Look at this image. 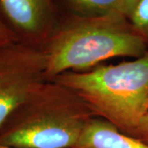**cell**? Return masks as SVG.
Listing matches in <instances>:
<instances>
[{"mask_svg":"<svg viewBox=\"0 0 148 148\" xmlns=\"http://www.w3.org/2000/svg\"><path fill=\"white\" fill-rule=\"evenodd\" d=\"M127 19L148 46V0H139Z\"/></svg>","mask_w":148,"mask_h":148,"instance_id":"cell-8","label":"cell"},{"mask_svg":"<svg viewBox=\"0 0 148 148\" xmlns=\"http://www.w3.org/2000/svg\"><path fill=\"white\" fill-rule=\"evenodd\" d=\"M139 0H125V16L127 18V16L130 15L131 12L134 8L135 5L138 3Z\"/></svg>","mask_w":148,"mask_h":148,"instance_id":"cell-11","label":"cell"},{"mask_svg":"<svg viewBox=\"0 0 148 148\" xmlns=\"http://www.w3.org/2000/svg\"><path fill=\"white\" fill-rule=\"evenodd\" d=\"M133 137L148 144V113L140 122L139 126L137 128Z\"/></svg>","mask_w":148,"mask_h":148,"instance_id":"cell-10","label":"cell"},{"mask_svg":"<svg viewBox=\"0 0 148 148\" xmlns=\"http://www.w3.org/2000/svg\"><path fill=\"white\" fill-rule=\"evenodd\" d=\"M53 80L73 91L94 117L132 137L148 113V51L130 61L67 72Z\"/></svg>","mask_w":148,"mask_h":148,"instance_id":"cell-3","label":"cell"},{"mask_svg":"<svg viewBox=\"0 0 148 148\" xmlns=\"http://www.w3.org/2000/svg\"><path fill=\"white\" fill-rule=\"evenodd\" d=\"M47 81L67 72L93 69L118 57L137 58L148 51L143 36L125 16H75L58 25L41 45Z\"/></svg>","mask_w":148,"mask_h":148,"instance_id":"cell-1","label":"cell"},{"mask_svg":"<svg viewBox=\"0 0 148 148\" xmlns=\"http://www.w3.org/2000/svg\"><path fill=\"white\" fill-rule=\"evenodd\" d=\"M0 148H14V147H8V146H5V145H3V144H1V143H0Z\"/></svg>","mask_w":148,"mask_h":148,"instance_id":"cell-12","label":"cell"},{"mask_svg":"<svg viewBox=\"0 0 148 148\" xmlns=\"http://www.w3.org/2000/svg\"><path fill=\"white\" fill-rule=\"evenodd\" d=\"M73 148H148V144L121 132L110 122L93 117Z\"/></svg>","mask_w":148,"mask_h":148,"instance_id":"cell-6","label":"cell"},{"mask_svg":"<svg viewBox=\"0 0 148 148\" xmlns=\"http://www.w3.org/2000/svg\"><path fill=\"white\" fill-rule=\"evenodd\" d=\"M41 46L16 40L0 46V129L8 119L47 82Z\"/></svg>","mask_w":148,"mask_h":148,"instance_id":"cell-4","label":"cell"},{"mask_svg":"<svg viewBox=\"0 0 148 148\" xmlns=\"http://www.w3.org/2000/svg\"><path fill=\"white\" fill-rule=\"evenodd\" d=\"M16 40H18L16 36L6 25V23L0 16V46Z\"/></svg>","mask_w":148,"mask_h":148,"instance_id":"cell-9","label":"cell"},{"mask_svg":"<svg viewBox=\"0 0 148 148\" xmlns=\"http://www.w3.org/2000/svg\"><path fill=\"white\" fill-rule=\"evenodd\" d=\"M65 2L75 12L76 16H125V0H65Z\"/></svg>","mask_w":148,"mask_h":148,"instance_id":"cell-7","label":"cell"},{"mask_svg":"<svg viewBox=\"0 0 148 148\" xmlns=\"http://www.w3.org/2000/svg\"><path fill=\"white\" fill-rule=\"evenodd\" d=\"M94 117L83 101L56 81H47L0 129V143L14 148H73Z\"/></svg>","mask_w":148,"mask_h":148,"instance_id":"cell-2","label":"cell"},{"mask_svg":"<svg viewBox=\"0 0 148 148\" xmlns=\"http://www.w3.org/2000/svg\"><path fill=\"white\" fill-rule=\"evenodd\" d=\"M0 16L18 40L36 46L58 26L53 0H0Z\"/></svg>","mask_w":148,"mask_h":148,"instance_id":"cell-5","label":"cell"}]
</instances>
